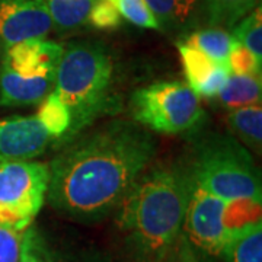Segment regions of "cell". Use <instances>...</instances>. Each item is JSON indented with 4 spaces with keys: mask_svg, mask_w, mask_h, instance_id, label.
<instances>
[{
    "mask_svg": "<svg viewBox=\"0 0 262 262\" xmlns=\"http://www.w3.org/2000/svg\"><path fill=\"white\" fill-rule=\"evenodd\" d=\"M155 153L156 141L139 122H108L70 143L48 165V201L69 217L99 220L117 208Z\"/></svg>",
    "mask_w": 262,
    "mask_h": 262,
    "instance_id": "1",
    "label": "cell"
},
{
    "mask_svg": "<svg viewBox=\"0 0 262 262\" xmlns=\"http://www.w3.org/2000/svg\"><path fill=\"white\" fill-rule=\"evenodd\" d=\"M188 169L156 165L144 169L117 206V225L144 262L155 261L182 232L192 191Z\"/></svg>",
    "mask_w": 262,
    "mask_h": 262,
    "instance_id": "2",
    "label": "cell"
},
{
    "mask_svg": "<svg viewBox=\"0 0 262 262\" xmlns=\"http://www.w3.org/2000/svg\"><path fill=\"white\" fill-rule=\"evenodd\" d=\"M113 61L98 46L72 44L63 48L56 70L54 92L72 115L67 139L76 137L105 111L113 83Z\"/></svg>",
    "mask_w": 262,
    "mask_h": 262,
    "instance_id": "3",
    "label": "cell"
},
{
    "mask_svg": "<svg viewBox=\"0 0 262 262\" xmlns=\"http://www.w3.org/2000/svg\"><path fill=\"white\" fill-rule=\"evenodd\" d=\"M188 170L195 187L226 201H261L259 170L248 149L230 136H214L204 141Z\"/></svg>",
    "mask_w": 262,
    "mask_h": 262,
    "instance_id": "4",
    "label": "cell"
},
{
    "mask_svg": "<svg viewBox=\"0 0 262 262\" xmlns=\"http://www.w3.org/2000/svg\"><path fill=\"white\" fill-rule=\"evenodd\" d=\"M131 108L136 122L162 134L189 130L203 117L198 96L182 82H159L139 89Z\"/></svg>",
    "mask_w": 262,
    "mask_h": 262,
    "instance_id": "5",
    "label": "cell"
},
{
    "mask_svg": "<svg viewBox=\"0 0 262 262\" xmlns=\"http://www.w3.org/2000/svg\"><path fill=\"white\" fill-rule=\"evenodd\" d=\"M48 179L47 163L0 162V223L25 232L44 206Z\"/></svg>",
    "mask_w": 262,
    "mask_h": 262,
    "instance_id": "6",
    "label": "cell"
},
{
    "mask_svg": "<svg viewBox=\"0 0 262 262\" xmlns=\"http://www.w3.org/2000/svg\"><path fill=\"white\" fill-rule=\"evenodd\" d=\"M226 200L195 185L192 187L184 215L182 233L196 251L200 249L213 256L220 255L230 234L226 227Z\"/></svg>",
    "mask_w": 262,
    "mask_h": 262,
    "instance_id": "7",
    "label": "cell"
},
{
    "mask_svg": "<svg viewBox=\"0 0 262 262\" xmlns=\"http://www.w3.org/2000/svg\"><path fill=\"white\" fill-rule=\"evenodd\" d=\"M51 28L47 0H0V42L5 50L29 39H44Z\"/></svg>",
    "mask_w": 262,
    "mask_h": 262,
    "instance_id": "8",
    "label": "cell"
},
{
    "mask_svg": "<svg viewBox=\"0 0 262 262\" xmlns=\"http://www.w3.org/2000/svg\"><path fill=\"white\" fill-rule=\"evenodd\" d=\"M51 136L37 115H16L0 120V162L31 160L42 155Z\"/></svg>",
    "mask_w": 262,
    "mask_h": 262,
    "instance_id": "9",
    "label": "cell"
},
{
    "mask_svg": "<svg viewBox=\"0 0 262 262\" xmlns=\"http://www.w3.org/2000/svg\"><path fill=\"white\" fill-rule=\"evenodd\" d=\"M63 47L47 39H29L6 48L3 66L24 76L56 72Z\"/></svg>",
    "mask_w": 262,
    "mask_h": 262,
    "instance_id": "10",
    "label": "cell"
},
{
    "mask_svg": "<svg viewBox=\"0 0 262 262\" xmlns=\"http://www.w3.org/2000/svg\"><path fill=\"white\" fill-rule=\"evenodd\" d=\"M56 72L47 75L24 76L2 66L0 70V105L24 106L41 103L54 91Z\"/></svg>",
    "mask_w": 262,
    "mask_h": 262,
    "instance_id": "11",
    "label": "cell"
},
{
    "mask_svg": "<svg viewBox=\"0 0 262 262\" xmlns=\"http://www.w3.org/2000/svg\"><path fill=\"white\" fill-rule=\"evenodd\" d=\"M220 255L226 262H262L261 220L233 230Z\"/></svg>",
    "mask_w": 262,
    "mask_h": 262,
    "instance_id": "12",
    "label": "cell"
},
{
    "mask_svg": "<svg viewBox=\"0 0 262 262\" xmlns=\"http://www.w3.org/2000/svg\"><path fill=\"white\" fill-rule=\"evenodd\" d=\"M227 125L245 149L261 155L262 150V108L261 103L236 108L227 114Z\"/></svg>",
    "mask_w": 262,
    "mask_h": 262,
    "instance_id": "13",
    "label": "cell"
},
{
    "mask_svg": "<svg viewBox=\"0 0 262 262\" xmlns=\"http://www.w3.org/2000/svg\"><path fill=\"white\" fill-rule=\"evenodd\" d=\"M261 75H233L227 77L225 88L217 95L227 108H242L261 103Z\"/></svg>",
    "mask_w": 262,
    "mask_h": 262,
    "instance_id": "14",
    "label": "cell"
},
{
    "mask_svg": "<svg viewBox=\"0 0 262 262\" xmlns=\"http://www.w3.org/2000/svg\"><path fill=\"white\" fill-rule=\"evenodd\" d=\"M233 39V35L226 32L225 29L208 28L191 34L184 42L201 51L217 64L229 67V56Z\"/></svg>",
    "mask_w": 262,
    "mask_h": 262,
    "instance_id": "15",
    "label": "cell"
},
{
    "mask_svg": "<svg viewBox=\"0 0 262 262\" xmlns=\"http://www.w3.org/2000/svg\"><path fill=\"white\" fill-rule=\"evenodd\" d=\"M95 0H47L53 27L72 31L89 20Z\"/></svg>",
    "mask_w": 262,
    "mask_h": 262,
    "instance_id": "16",
    "label": "cell"
},
{
    "mask_svg": "<svg viewBox=\"0 0 262 262\" xmlns=\"http://www.w3.org/2000/svg\"><path fill=\"white\" fill-rule=\"evenodd\" d=\"M261 0H206L208 20L214 27L233 28Z\"/></svg>",
    "mask_w": 262,
    "mask_h": 262,
    "instance_id": "17",
    "label": "cell"
},
{
    "mask_svg": "<svg viewBox=\"0 0 262 262\" xmlns=\"http://www.w3.org/2000/svg\"><path fill=\"white\" fill-rule=\"evenodd\" d=\"M37 118L51 136V139L66 137V134L70 130V111L54 91L41 102Z\"/></svg>",
    "mask_w": 262,
    "mask_h": 262,
    "instance_id": "18",
    "label": "cell"
},
{
    "mask_svg": "<svg viewBox=\"0 0 262 262\" xmlns=\"http://www.w3.org/2000/svg\"><path fill=\"white\" fill-rule=\"evenodd\" d=\"M179 56L184 67V73L187 77V84L194 91L196 95L198 89L204 84L210 75L214 72L217 63H214L211 58H208L206 54L198 51L195 48L189 47L185 42L178 44Z\"/></svg>",
    "mask_w": 262,
    "mask_h": 262,
    "instance_id": "19",
    "label": "cell"
},
{
    "mask_svg": "<svg viewBox=\"0 0 262 262\" xmlns=\"http://www.w3.org/2000/svg\"><path fill=\"white\" fill-rule=\"evenodd\" d=\"M233 38L262 63V12L256 6L233 27Z\"/></svg>",
    "mask_w": 262,
    "mask_h": 262,
    "instance_id": "20",
    "label": "cell"
},
{
    "mask_svg": "<svg viewBox=\"0 0 262 262\" xmlns=\"http://www.w3.org/2000/svg\"><path fill=\"white\" fill-rule=\"evenodd\" d=\"M150 10L162 25L177 27L187 22L194 12L196 0H146Z\"/></svg>",
    "mask_w": 262,
    "mask_h": 262,
    "instance_id": "21",
    "label": "cell"
},
{
    "mask_svg": "<svg viewBox=\"0 0 262 262\" xmlns=\"http://www.w3.org/2000/svg\"><path fill=\"white\" fill-rule=\"evenodd\" d=\"M121 18L130 20L131 24L147 29H160V24L150 10L146 0H113Z\"/></svg>",
    "mask_w": 262,
    "mask_h": 262,
    "instance_id": "22",
    "label": "cell"
},
{
    "mask_svg": "<svg viewBox=\"0 0 262 262\" xmlns=\"http://www.w3.org/2000/svg\"><path fill=\"white\" fill-rule=\"evenodd\" d=\"M19 262H50L47 245L35 227L29 226L24 232Z\"/></svg>",
    "mask_w": 262,
    "mask_h": 262,
    "instance_id": "23",
    "label": "cell"
},
{
    "mask_svg": "<svg viewBox=\"0 0 262 262\" xmlns=\"http://www.w3.org/2000/svg\"><path fill=\"white\" fill-rule=\"evenodd\" d=\"M229 69L233 75H261V61H258L241 42L233 39Z\"/></svg>",
    "mask_w": 262,
    "mask_h": 262,
    "instance_id": "24",
    "label": "cell"
},
{
    "mask_svg": "<svg viewBox=\"0 0 262 262\" xmlns=\"http://www.w3.org/2000/svg\"><path fill=\"white\" fill-rule=\"evenodd\" d=\"M88 22H91L96 29H114L120 27L121 15L113 0H95Z\"/></svg>",
    "mask_w": 262,
    "mask_h": 262,
    "instance_id": "25",
    "label": "cell"
},
{
    "mask_svg": "<svg viewBox=\"0 0 262 262\" xmlns=\"http://www.w3.org/2000/svg\"><path fill=\"white\" fill-rule=\"evenodd\" d=\"M24 232L0 223V262H19Z\"/></svg>",
    "mask_w": 262,
    "mask_h": 262,
    "instance_id": "26",
    "label": "cell"
},
{
    "mask_svg": "<svg viewBox=\"0 0 262 262\" xmlns=\"http://www.w3.org/2000/svg\"><path fill=\"white\" fill-rule=\"evenodd\" d=\"M151 262H200V259L195 248L181 232L168 249Z\"/></svg>",
    "mask_w": 262,
    "mask_h": 262,
    "instance_id": "27",
    "label": "cell"
},
{
    "mask_svg": "<svg viewBox=\"0 0 262 262\" xmlns=\"http://www.w3.org/2000/svg\"><path fill=\"white\" fill-rule=\"evenodd\" d=\"M48 251L50 262H114L105 253L95 249H76V251Z\"/></svg>",
    "mask_w": 262,
    "mask_h": 262,
    "instance_id": "28",
    "label": "cell"
}]
</instances>
